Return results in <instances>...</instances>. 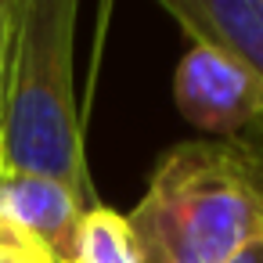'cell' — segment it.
Masks as SVG:
<instances>
[{
  "instance_id": "obj_10",
  "label": "cell",
  "mask_w": 263,
  "mask_h": 263,
  "mask_svg": "<svg viewBox=\"0 0 263 263\" xmlns=\"http://www.w3.org/2000/svg\"><path fill=\"white\" fill-rule=\"evenodd\" d=\"M0 166H4V155H0Z\"/></svg>"
},
{
  "instance_id": "obj_4",
  "label": "cell",
  "mask_w": 263,
  "mask_h": 263,
  "mask_svg": "<svg viewBox=\"0 0 263 263\" xmlns=\"http://www.w3.org/2000/svg\"><path fill=\"white\" fill-rule=\"evenodd\" d=\"M87 209V198L51 177L0 170V220L33 238L51 256V263H72L76 234Z\"/></svg>"
},
{
  "instance_id": "obj_7",
  "label": "cell",
  "mask_w": 263,
  "mask_h": 263,
  "mask_svg": "<svg viewBox=\"0 0 263 263\" xmlns=\"http://www.w3.org/2000/svg\"><path fill=\"white\" fill-rule=\"evenodd\" d=\"M0 263H51V256L18 227L0 220Z\"/></svg>"
},
{
  "instance_id": "obj_6",
  "label": "cell",
  "mask_w": 263,
  "mask_h": 263,
  "mask_svg": "<svg viewBox=\"0 0 263 263\" xmlns=\"http://www.w3.org/2000/svg\"><path fill=\"white\" fill-rule=\"evenodd\" d=\"M72 263H144V259L130 231V220L119 216L116 209L90 205L76 234Z\"/></svg>"
},
{
  "instance_id": "obj_2",
  "label": "cell",
  "mask_w": 263,
  "mask_h": 263,
  "mask_svg": "<svg viewBox=\"0 0 263 263\" xmlns=\"http://www.w3.org/2000/svg\"><path fill=\"white\" fill-rule=\"evenodd\" d=\"M76 18V0H15V33L0 101V170L51 177L90 202L72 87Z\"/></svg>"
},
{
  "instance_id": "obj_8",
  "label": "cell",
  "mask_w": 263,
  "mask_h": 263,
  "mask_svg": "<svg viewBox=\"0 0 263 263\" xmlns=\"http://www.w3.org/2000/svg\"><path fill=\"white\" fill-rule=\"evenodd\" d=\"M11 33H15V0H0V101H4V76H8Z\"/></svg>"
},
{
  "instance_id": "obj_9",
  "label": "cell",
  "mask_w": 263,
  "mask_h": 263,
  "mask_svg": "<svg viewBox=\"0 0 263 263\" xmlns=\"http://www.w3.org/2000/svg\"><path fill=\"white\" fill-rule=\"evenodd\" d=\"M227 263H263V231H259L256 238H249V241H245Z\"/></svg>"
},
{
  "instance_id": "obj_1",
  "label": "cell",
  "mask_w": 263,
  "mask_h": 263,
  "mask_svg": "<svg viewBox=\"0 0 263 263\" xmlns=\"http://www.w3.org/2000/svg\"><path fill=\"white\" fill-rule=\"evenodd\" d=\"M126 220L144 263H227L263 231V166L234 141H184Z\"/></svg>"
},
{
  "instance_id": "obj_5",
  "label": "cell",
  "mask_w": 263,
  "mask_h": 263,
  "mask_svg": "<svg viewBox=\"0 0 263 263\" xmlns=\"http://www.w3.org/2000/svg\"><path fill=\"white\" fill-rule=\"evenodd\" d=\"M162 11L187 40L231 51L263 83V0H162ZM234 144H241L263 166V116Z\"/></svg>"
},
{
  "instance_id": "obj_3",
  "label": "cell",
  "mask_w": 263,
  "mask_h": 263,
  "mask_svg": "<svg viewBox=\"0 0 263 263\" xmlns=\"http://www.w3.org/2000/svg\"><path fill=\"white\" fill-rule=\"evenodd\" d=\"M173 101L191 126L216 141H238L263 116V83L231 51L191 40L173 76Z\"/></svg>"
}]
</instances>
